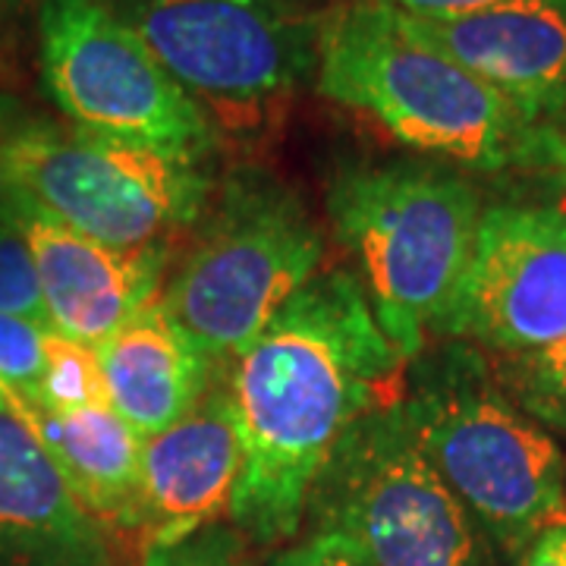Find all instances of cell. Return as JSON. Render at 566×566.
Listing matches in <instances>:
<instances>
[{
    "instance_id": "obj_1",
    "label": "cell",
    "mask_w": 566,
    "mask_h": 566,
    "mask_svg": "<svg viewBox=\"0 0 566 566\" xmlns=\"http://www.w3.org/2000/svg\"><path fill=\"white\" fill-rule=\"evenodd\" d=\"M403 356L378 327L363 283L318 271L274 322L233 356L227 390L243 444L230 520L259 545L293 538L315 479L346 428Z\"/></svg>"
},
{
    "instance_id": "obj_2",
    "label": "cell",
    "mask_w": 566,
    "mask_h": 566,
    "mask_svg": "<svg viewBox=\"0 0 566 566\" xmlns=\"http://www.w3.org/2000/svg\"><path fill=\"white\" fill-rule=\"evenodd\" d=\"M318 92L428 155L497 170L535 151V126L465 66L416 39L394 7L346 0L318 25Z\"/></svg>"
},
{
    "instance_id": "obj_3",
    "label": "cell",
    "mask_w": 566,
    "mask_h": 566,
    "mask_svg": "<svg viewBox=\"0 0 566 566\" xmlns=\"http://www.w3.org/2000/svg\"><path fill=\"white\" fill-rule=\"evenodd\" d=\"M327 214L387 340L403 359L422 356L472 259L479 192L438 164H356L331 180Z\"/></svg>"
},
{
    "instance_id": "obj_4",
    "label": "cell",
    "mask_w": 566,
    "mask_h": 566,
    "mask_svg": "<svg viewBox=\"0 0 566 566\" xmlns=\"http://www.w3.org/2000/svg\"><path fill=\"white\" fill-rule=\"evenodd\" d=\"M403 409L428 463L504 551L523 554L560 520L564 450L491 381L469 346L424 359Z\"/></svg>"
},
{
    "instance_id": "obj_5",
    "label": "cell",
    "mask_w": 566,
    "mask_h": 566,
    "mask_svg": "<svg viewBox=\"0 0 566 566\" xmlns=\"http://www.w3.org/2000/svg\"><path fill=\"white\" fill-rule=\"evenodd\" d=\"M322 255V230L296 192L240 170L161 300L208 363H233L318 274Z\"/></svg>"
},
{
    "instance_id": "obj_6",
    "label": "cell",
    "mask_w": 566,
    "mask_h": 566,
    "mask_svg": "<svg viewBox=\"0 0 566 566\" xmlns=\"http://www.w3.org/2000/svg\"><path fill=\"white\" fill-rule=\"evenodd\" d=\"M214 133L262 136L308 76L318 29L286 0L114 3Z\"/></svg>"
},
{
    "instance_id": "obj_7",
    "label": "cell",
    "mask_w": 566,
    "mask_h": 566,
    "mask_svg": "<svg viewBox=\"0 0 566 566\" xmlns=\"http://www.w3.org/2000/svg\"><path fill=\"white\" fill-rule=\"evenodd\" d=\"M7 177L17 199L120 249L164 243L211 199L202 161L32 117L10 139Z\"/></svg>"
},
{
    "instance_id": "obj_8",
    "label": "cell",
    "mask_w": 566,
    "mask_h": 566,
    "mask_svg": "<svg viewBox=\"0 0 566 566\" xmlns=\"http://www.w3.org/2000/svg\"><path fill=\"white\" fill-rule=\"evenodd\" d=\"M305 513L375 566H482L479 526L428 463L400 400L346 428Z\"/></svg>"
},
{
    "instance_id": "obj_9",
    "label": "cell",
    "mask_w": 566,
    "mask_h": 566,
    "mask_svg": "<svg viewBox=\"0 0 566 566\" xmlns=\"http://www.w3.org/2000/svg\"><path fill=\"white\" fill-rule=\"evenodd\" d=\"M41 80L76 129L205 161L214 126L107 0H44Z\"/></svg>"
},
{
    "instance_id": "obj_10",
    "label": "cell",
    "mask_w": 566,
    "mask_h": 566,
    "mask_svg": "<svg viewBox=\"0 0 566 566\" xmlns=\"http://www.w3.org/2000/svg\"><path fill=\"white\" fill-rule=\"evenodd\" d=\"M438 334L504 356L564 344L566 202L482 211L472 259Z\"/></svg>"
},
{
    "instance_id": "obj_11",
    "label": "cell",
    "mask_w": 566,
    "mask_h": 566,
    "mask_svg": "<svg viewBox=\"0 0 566 566\" xmlns=\"http://www.w3.org/2000/svg\"><path fill=\"white\" fill-rule=\"evenodd\" d=\"M7 214L29 243L44 315L54 334L98 346L139 308L158 300L167 243L139 249L98 243L17 196Z\"/></svg>"
},
{
    "instance_id": "obj_12",
    "label": "cell",
    "mask_w": 566,
    "mask_h": 566,
    "mask_svg": "<svg viewBox=\"0 0 566 566\" xmlns=\"http://www.w3.org/2000/svg\"><path fill=\"white\" fill-rule=\"evenodd\" d=\"M400 20L501 92L532 126L566 104V0H501L460 17Z\"/></svg>"
},
{
    "instance_id": "obj_13",
    "label": "cell",
    "mask_w": 566,
    "mask_h": 566,
    "mask_svg": "<svg viewBox=\"0 0 566 566\" xmlns=\"http://www.w3.org/2000/svg\"><path fill=\"white\" fill-rule=\"evenodd\" d=\"M243 469V444L227 381L211 385L180 422L142 441L139 528L145 547L177 545L214 526Z\"/></svg>"
},
{
    "instance_id": "obj_14",
    "label": "cell",
    "mask_w": 566,
    "mask_h": 566,
    "mask_svg": "<svg viewBox=\"0 0 566 566\" xmlns=\"http://www.w3.org/2000/svg\"><path fill=\"white\" fill-rule=\"evenodd\" d=\"M0 566H104L98 523L13 409L0 412Z\"/></svg>"
},
{
    "instance_id": "obj_15",
    "label": "cell",
    "mask_w": 566,
    "mask_h": 566,
    "mask_svg": "<svg viewBox=\"0 0 566 566\" xmlns=\"http://www.w3.org/2000/svg\"><path fill=\"white\" fill-rule=\"evenodd\" d=\"M111 406L139 438H151L199 403L214 365L192 344L164 300L139 308L95 346Z\"/></svg>"
},
{
    "instance_id": "obj_16",
    "label": "cell",
    "mask_w": 566,
    "mask_h": 566,
    "mask_svg": "<svg viewBox=\"0 0 566 566\" xmlns=\"http://www.w3.org/2000/svg\"><path fill=\"white\" fill-rule=\"evenodd\" d=\"M32 428L61 479L95 523L139 528L142 441L111 403L76 412L10 406Z\"/></svg>"
},
{
    "instance_id": "obj_17",
    "label": "cell",
    "mask_w": 566,
    "mask_h": 566,
    "mask_svg": "<svg viewBox=\"0 0 566 566\" xmlns=\"http://www.w3.org/2000/svg\"><path fill=\"white\" fill-rule=\"evenodd\" d=\"M98 403H111V400L104 390L102 365H98L95 346L76 344V340L51 331L44 371H41L35 397L29 403L10 406H39L48 412H76V409Z\"/></svg>"
},
{
    "instance_id": "obj_18",
    "label": "cell",
    "mask_w": 566,
    "mask_h": 566,
    "mask_svg": "<svg viewBox=\"0 0 566 566\" xmlns=\"http://www.w3.org/2000/svg\"><path fill=\"white\" fill-rule=\"evenodd\" d=\"M504 378L506 394L523 412L566 431V340L526 356H506Z\"/></svg>"
},
{
    "instance_id": "obj_19",
    "label": "cell",
    "mask_w": 566,
    "mask_h": 566,
    "mask_svg": "<svg viewBox=\"0 0 566 566\" xmlns=\"http://www.w3.org/2000/svg\"><path fill=\"white\" fill-rule=\"evenodd\" d=\"M48 324L0 312V387L10 394V403H29L35 397L48 356Z\"/></svg>"
},
{
    "instance_id": "obj_20",
    "label": "cell",
    "mask_w": 566,
    "mask_h": 566,
    "mask_svg": "<svg viewBox=\"0 0 566 566\" xmlns=\"http://www.w3.org/2000/svg\"><path fill=\"white\" fill-rule=\"evenodd\" d=\"M0 312L48 324L32 252L10 214L0 218Z\"/></svg>"
},
{
    "instance_id": "obj_21",
    "label": "cell",
    "mask_w": 566,
    "mask_h": 566,
    "mask_svg": "<svg viewBox=\"0 0 566 566\" xmlns=\"http://www.w3.org/2000/svg\"><path fill=\"white\" fill-rule=\"evenodd\" d=\"M145 566H245L237 532L205 526L177 545L145 547Z\"/></svg>"
},
{
    "instance_id": "obj_22",
    "label": "cell",
    "mask_w": 566,
    "mask_h": 566,
    "mask_svg": "<svg viewBox=\"0 0 566 566\" xmlns=\"http://www.w3.org/2000/svg\"><path fill=\"white\" fill-rule=\"evenodd\" d=\"M268 566H375L356 542L340 532H312L305 542L281 551Z\"/></svg>"
},
{
    "instance_id": "obj_23",
    "label": "cell",
    "mask_w": 566,
    "mask_h": 566,
    "mask_svg": "<svg viewBox=\"0 0 566 566\" xmlns=\"http://www.w3.org/2000/svg\"><path fill=\"white\" fill-rule=\"evenodd\" d=\"M520 566H566V520H554L523 551Z\"/></svg>"
},
{
    "instance_id": "obj_24",
    "label": "cell",
    "mask_w": 566,
    "mask_h": 566,
    "mask_svg": "<svg viewBox=\"0 0 566 566\" xmlns=\"http://www.w3.org/2000/svg\"><path fill=\"white\" fill-rule=\"evenodd\" d=\"M25 111L20 107V102H13L10 95H0V218L7 214L10 208V199H13V189H10V177H7V148H10V139L17 136L22 123H25Z\"/></svg>"
},
{
    "instance_id": "obj_25",
    "label": "cell",
    "mask_w": 566,
    "mask_h": 566,
    "mask_svg": "<svg viewBox=\"0 0 566 566\" xmlns=\"http://www.w3.org/2000/svg\"><path fill=\"white\" fill-rule=\"evenodd\" d=\"M381 3L409 17H460V13H472L501 0H381Z\"/></svg>"
},
{
    "instance_id": "obj_26",
    "label": "cell",
    "mask_w": 566,
    "mask_h": 566,
    "mask_svg": "<svg viewBox=\"0 0 566 566\" xmlns=\"http://www.w3.org/2000/svg\"><path fill=\"white\" fill-rule=\"evenodd\" d=\"M3 409H10V394L0 387V412H3Z\"/></svg>"
},
{
    "instance_id": "obj_27",
    "label": "cell",
    "mask_w": 566,
    "mask_h": 566,
    "mask_svg": "<svg viewBox=\"0 0 566 566\" xmlns=\"http://www.w3.org/2000/svg\"><path fill=\"white\" fill-rule=\"evenodd\" d=\"M3 10H7V0H0V13H3Z\"/></svg>"
},
{
    "instance_id": "obj_28",
    "label": "cell",
    "mask_w": 566,
    "mask_h": 566,
    "mask_svg": "<svg viewBox=\"0 0 566 566\" xmlns=\"http://www.w3.org/2000/svg\"><path fill=\"white\" fill-rule=\"evenodd\" d=\"M564 158H566V148H564Z\"/></svg>"
}]
</instances>
